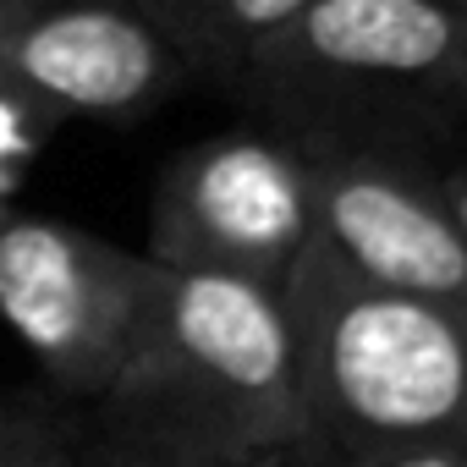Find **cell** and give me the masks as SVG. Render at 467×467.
<instances>
[{
    "label": "cell",
    "instance_id": "obj_8",
    "mask_svg": "<svg viewBox=\"0 0 467 467\" xmlns=\"http://www.w3.org/2000/svg\"><path fill=\"white\" fill-rule=\"evenodd\" d=\"M182 61L187 78H209L225 94L237 78L314 6V0H132Z\"/></svg>",
    "mask_w": 467,
    "mask_h": 467
},
{
    "label": "cell",
    "instance_id": "obj_6",
    "mask_svg": "<svg viewBox=\"0 0 467 467\" xmlns=\"http://www.w3.org/2000/svg\"><path fill=\"white\" fill-rule=\"evenodd\" d=\"M314 160L319 248L352 275L467 308V237L440 192L434 154L303 143Z\"/></svg>",
    "mask_w": 467,
    "mask_h": 467
},
{
    "label": "cell",
    "instance_id": "obj_3",
    "mask_svg": "<svg viewBox=\"0 0 467 467\" xmlns=\"http://www.w3.org/2000/svg\"><path fill=\"white\" fill-rule=\"evenodd\" d=\"M286 314L319 456L467 440V308L374 286L314 243Z\"/></svg>",
    "mask_w": 467,
    "mask_h": 467
},
{
    "label": "cell",
    "instance_id": "obj_1",
    "mask_svg": "<svg viewBox=\"0 0 467 467\" xmlns=\"http://www.w3.org/2000/svg\"><path fill=\"white\" fill-rule=\"evenodd\" d=\"M105 412L116 434L198 462L308 451L314 423L286 286L154 265L143 325Z\"/></svg>",
    "mask_w": 467,
    "mask_h": 467
},
{
    "label": "cell",
    "instance_id": "obj_12",
    "mask_svg": "<svg viewBox=\"0 0 467 467\" xmlns=\"http://www.w3.org/2000/svg\"><path fill=\"white\" fill-rule=\"evenodd\" d=\"M434 176H440V192H445L462 237H467V143L456 149V160H434Z\"/></svg>",
    "mask_w": 467,
    "mask_h": 467
},
{
    "label": "cell",
    "instance_id": "obj_9",
    "mask_svg": "<svg viewBox=\"0 0 467 467\" xmlns=\"http://www.w3.org/2000/svg\"><path fill=\"white\" fill-rule=\"evenodd\" d=\"M0 467H78V440L34 407L0 401Z\"/></svg>",
    "mask_w": 467,
    "mask_h": 467
},
{
    "label": "cell",
    "instance_id": "obj_2",
    "mask_svg": "<svg viewBox=\"0 0 467 467\" xmlns=\"http://www.w3.org/2000/svg\"><path fill=\"white\" fill-rule=\"evenodd\" d=\"M231 94L297 143L462 149L467 12L456 0H314Z\"/></svg>",
    "mask_w": 467,
    "mask_h": 467
},
{
    "label": "cell",
    "instance_id": "obj_13",
    "mask_svg": "<svg viewBox=\"0 0 467 467\" xmlns=\"http://www.w3.org/2000/svg\"><path fill=\"white\" fill-rule=\"evenodd\" d=\"M456 6H462V12H467V0H456Z\"/></svg>",
    "mask_w": 467,
    "mask_h": 467
},
{
    "label": "cell",
    "instance_id": "obj_4",
    "mask_svg": "<svg viewBox=\"0 0 467 467\" xmlns=\"http://www.w3.org/2000/svg\"><path fill=\"white\" fill-rule=\"evenodd\" d=\"M314 243V160L286 132L248 127L198 138L154 182L143 254L160 270H220L286 286Z\"/></svg>",
    "mask_w": 467,
    "mask_h": 467
},
{
    "label": "cell",
    "instance_id": "obj_10",
    "mask_svg": "<svg viewBox=\"0 0 467 467\" xmlns=\"http://www.w3.org/2000/svg\"><path fill=\"white\" fill-rule=\"evenodd\" d=\"M78 467H319V456L308 445V451H281V456H259V462H198V456H171V451L138 445L110 429V440L78 445Z\"/></svg>",
    "mask_w": 467,
    "mask_h": 467
},
{
    "label": "cell",
    "instance_id": "obj_11",
    "mask_svg": "<svg viewBox=\"0 0 467 467\" xmlns=\"http://www.w3.org/2000/svg\"><path fill=\"white\" fill-rule=\"evenodd\" d=\"M319 467H467V440L401 445V451H363V456H319Z\"/></svg>",
    "mask_w": 467,
    "mask_h": 467
},
{
    "label": "cell",
    "instance_id": "obj_5",
    "mask_svg": "<svg viewBox=\"0 0 467 467\" xmlns=\"http://www.w3.org/2000/svg\"><path fill=\"white\" fill-rule=\"evenodd\" d=\"M154 259L99 231L28 214L0 198V325L39 368L88 401H105L132 358Z\"/></svg>",
    "mask_w": 467,
    "mask_h": 467
},
{
    "label": "cell",
    "instance_id": "obj_7",
    "mask_svg": "<svg viewBox=\"0 0 467 467\" xmlns=\"http://www.w3.org/2000/svg\"><path fill=\"white\" fill-rule=\"evenodd\" d=\"M182 78L132 0H0V83L50 116L138 121Z\"/></svg>",
    "mask_w": 467,
    "mask_h": 467
}]
</instances>
